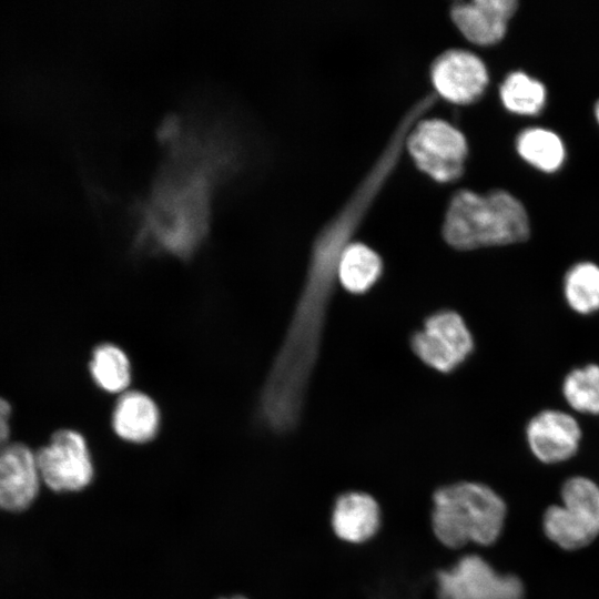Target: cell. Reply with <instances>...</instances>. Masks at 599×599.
<instances>
[{"instance_id":"1","label":"cell","mask_w":599,"mask_h":599,"mask_svg":"<svg viewBox=\"0 0 599 599\" xmlns=\"http://www.w3.org/2000/svg\"><path fill=\"white\" fill-rule=\"evenodd\" d=\"M160 156L131 205L136 253L186 261L206 241L220 193L251 160L244 121L231 111L186 106L156 126Z\"/></svg>"},{"instance_id":"2","label":"cell","mask_w":599,"mask_h":599,"mask_svg":"<svg viewBox=\"0 0 599 599\" xmlns=\"http://www.w3.org/2000/svg\"><path fill=\"white\" fill-rule=\"evenodd\" d=\"M351 240L331 224L315 237L303 288L258 397L257 417L271 430L287 432L301 418L328 305L338 283V261Z\"/></svg>"},{"instance_id":"3","label":"cell","mask_w":599,"mask_h":599,"mask_svg":"<svg viewBox=\"0 0 599 599\" xmlns=\"http://www.w3.org/2000/svg\"><path fill=\"white\" fill-rule=\"evenodd\" d=\"M528 235L529 220L524 205L504 190L486 194L455 192L443 224L445 241L457 250L514 244Z\"/></svg>"},{"instance_id":"4","label":"cell","mask_w":599,"mask_h":599,"mask_svg":"<svg viewBox=\"0 0 599 599\" xmlns=\"http://www.w3.org/2000/svg\"><path fill=\"white\" fill-rule=\"evenodd\" d=\"M505 516L502 499L483 484L457 483L439 488L434 495L433 529L439 541L450 548L469 541L495 542Z\"/></svg>"},{"instance_id":"5","label":"cell","mask_w":599,"mask_h":599,"mask_svg":"<svg viewBox=\"0 0 599 599\" xmlns=\"http://www.w3.org/2000/svg\"><path fill=\"white\" fill-rule=\"evenodd\" d=\"M405 146L417 167L438 182L455 181L464 172L466 139L445 120H418L409 130Z\"/></svg>"},{"instance_id":"6","label":"cell","mask_w":599,"mask_h":599,"mask_svg":"<svg viewBox=\"0 0 599 599\" xmlns=\"http://www.w3.org/2000/svg\"><path fill=\"white\" fill-rule=\"evenodd\" d=\"M414 354L433 369L449 374L474 352V339L463 317L455 311L440 309L429 315L423 328L410 337Z\"/></svg>"},{"instance_id":"7","label":"cell","mask_w":599,"mask_h":599,"mask_svg":"<svg viewBox=\"0 0 599 599\" xmlns=\"http://www.w3.org/2000/svg\"><path fill=\"white\" fill-rule=\"evenodd\" d=\"M42 484L55 493L78 491L92 480L94 469L84 437L73 429L55 432L35 451Z\"/></svg>"},{"instance_id":"8","label":"cell","mask_w":599,"mask_h":599,"mask_svg":"<svg viewBox=\"0 0 599 599\" xmlns=\"http://www.w3.org/2000/svg\"><path fill=\"white\" fill-rule=\"evenodd\" d=\"M438 599H522L519 578L500 575L481 557H463L436 576Z\"/></svg>"},{"instance_id":"9","label":"cell","mask_w":599,"mask_h":599,"mask_svg":"<svg viewBox=\"0 0 599 599\" xmlns=\"http://www.w3.org/2000/svg\"><path fill=\"white\" fill-rule=\"evenodd\" d=\"M430 77L437 95L459 104L479 99L488 84L483 60L464 49L440 53L432 63Z\"/></svg>"},{"instance_id":"10","label":"cell","mask_w":599,"mask_h":599,"mask_svg":"<svg viewBox=\"0 0 599 599\" xmlns=\"http://www.w3.org/2000/svg\"><path fill=\"white\" fill-rule=\"evenodd\" d=\"M41 484L34 451L22 443L0 448V510L24 511L39 496Z\"/></svg>"},{"instance_id":"11","label":"cell","mask_w":599,"mask_h":599,"mask_svg":"<svg viewBox=\"0 0 599 599\" xmlns=\"http://www.w3.org/2000/svg\"><path fill=\"white\" fill-rule=\"evenodd\" d=\"M580 438L581 430L577 420L560 410H542L527 426V439L532 454L547 464L564 461L573 456Z\"/></svg>"},{"instance_id":"12","label":"cell","mask_w":599,"mask_h":599,"mask_svg":"<svg viewBox=\"0 0 599 599\" xmlns=\"http://www.w3.org/2000/svg\"><path fill=\"white\" fill-rule=\"evenodd\" d=\"M517 7L516 0L459 1L450 8V17L469 41L489 45L504 38Z\"/></svg>"},{"instance_id":"13","label":"cell","mask_w":599,"mask_h":599,"mask_svg":"<svg viewBox=\"0 0 599 599\" xmlns=\"http://www.w3.org/2000/svg\"><path fill=\"white\" fill-rule=\"evenodd\" d=\"M112 427L123 440L143 444L152 440L160 427V412L154 400L138 390L124 393L112 413Z\"/></svg>"},{"instance_id":"14","label":"cell","mask_w":599,"mask_h":599,"mask_svg":"<svg viewBox=\"0 0 599 599\" xmlns=\"http://www.w3.org/2000/svg\"><path fill=\"white\" fill-rule=\"evenodd\" d=\"M335 534L349 542L369 539L379 526V508L367 494L347 493L335 504L332 519Z\"/></svg>"},{"instance_id":"15","label":"cell","mask_w":599,"mask_h":599,"mask_svg":"<svg viewBox=\"0 0 599 599\" xmlns=\"http://www.w3.org/2000/svg\"><path fill=\"white\" fill-rule=\"evenodd\" d=\"M382 274L380 256L364 243L352 242L341 254L337 281L348 293H366L378 282Z\"/></svg>"},{"instance_id":"16","label":"cell","mask_w":599,"mask_h":599,"mask_svg":"<svg viewBox=\"0 0 599 599\" xmlns=\"http://www.w3.org/2000/svg\"><path fill=\"white\" fill-rule=\"evenodd\" d=\"M516 149L526 162L544 172L557 171L566 155L561 139L542 128L521 131L516 140Z\"/></svg>"},{"instance_id":"17","label":"cell","mask_w":599,"mask_h":599,"mask_svg":"<svg viewBox=\"0 0 599 599\" xmlns=\"http://www.w3.org/2000/svg\"><path fill=\"white\" fill-rule=\"evenodd\" d=\"M90 374L100 389L121 393L131 382V364L120 347L103 343L92 352Z\"/></svg>"},{"instance_id":"18","label":"cell","mask_w":599,"mask_h":599,"mask_svg":"<svg viewBox=\"0 0 599 599\" xmlns=\"http://www.w3.org/2000/svg\"><path fill=\"white\" fill-rule=\"evenodd\" d=\"M504 106L516 114L536 115L545 106V85L522 71L509 73L499 89Z\"/></svg>"},{"instance_id":"19","label":"cell","mask_w":599,"mask_h":599,"mask_svg":"<svg viewBox=\"0 0 599 599\" xmlns=\"http://www.w3.org/2000/svg\"><path fill=\"white\" fill-rule=\"evenodd\" d=\"M565 297L569 306L590 314L599 309V266L590 262L573 265L564 282Z\"/></svg>"},{"instance_id":"20","label":"cell","mask_w":599,"mask_h":599,"mask_svg":"<svg viewBox=\"0 0 599 599\" xmlns=\"http://www.w3.org/2000/svg\"><path fill=\"white\" fill-rule=\"evenodd\" d=\"M562 506L596 536L599 535V487L585 477L568 479L561 490Z\"/></svg>"},{"instance_id":"21","label":"cell","mask_w":599,"mask_h":599,"mask_svg":"<svg viewBox=\"0 0 599 599\" xmlns=\"http://www.w3.org/2000/svg\"><path fill=\"white\" fill-rule=\"evenodd\" d=\"M544 529L550 540L568 550L585 547L597 537L561 505L550 506L546 510Z\"/></svg>"},{"instance_id":"22","label":"cell","mask_w":599,"mask_h":599,"mask_svg":"<svg viewBox=\"0 0 599 599\" xmlns=\"http://www.w3.org/2000/svg\"><path fill=\"white\" fill-rule=\"evenodd\" d=\"M562 393L577 412L599 414V365L589 364L571 370L565 378Z\"/></svg>"},{"instance_id":"23","label":"cell","mask_w":599,"mask_h":599,"mask_svg":"<svg viewBox=\"0 0 599 599\" xmlns=\"http://www.w3.org/2000/svg\"><path fill=\"white\" fill-rule=\"evenodd\" d=\"M10 415H11V406L10 404L2 397H0V448L6 446L9 440L10 436Z\"/></svg>"},{"instance_id":"24","label":"cell","mask_w":599,"mask_h":599,"mask_svg":"<svg viewBox=\"0 0 599 599\" xmlns=\"http://www.w3.org/2000/svg\"><path fill=\"white\" fill-rule=\"evenodd\" d=\"M595 115H596V119H597V121L599 123V100L595 105Z\"/></svg>"},{"instance_id":"25","label":"cell","mask_w":599,"mask_h":599,"mask_svg":"<svg viewBox=\"0 0 599 599\" xmlns=\"http://www.w3.org/2000/svg\"><path fill=\"white\" fill-rule=\"evenodd\" d=\"M221 599H246V598L243 597V596H234V597H231V598H221Z\"/></svg>"}]
</instances>
